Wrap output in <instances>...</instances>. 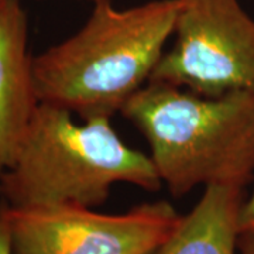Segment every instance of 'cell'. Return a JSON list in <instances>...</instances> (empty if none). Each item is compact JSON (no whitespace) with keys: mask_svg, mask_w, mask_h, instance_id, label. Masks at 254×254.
Returning <instances> with one entry per match:
<instances>
[{"mask_svg":"<svg viewBox=\"0 0 254 254\" xmlns=\"http://www.w3.org/2000/svg\"><path fill=\"white\" fill-rule=\"evenodd\" d=\"M180 3L153 0L119 10L110 0H93L79 31L33 58L38 100L83 120L120 112L150 82Z\"/></svg>","mask_w":254,"mask_h":254,"instance_id":"obj_1","label":"cell"},{"mask_svg":"<svg viewBox=\"0 0 254 254\" xmlns=\"http://www.w3.org/2000/svg\"><path fill=\"white\" fill-rule=\"evenodd\" d=\"M180 219L167 200L119 215L69 205L9 206L11 254H154Z\"/></svg>","mask_w":254,"mask_h":254,"instance_id":"obj_5","label":"cell"},{"mask_svg":"<svg viewBox=\"0 0 254 254\" xmlns=\"http://www.w3.org/2000/svg\"><path fill=\"white\" fill-rule=\"evenodd\" d=\"M174 34L150 82L209 98L254 92V18L239 0H181Z\"/></svg>","mask_w":254,"mask_h":254,"instance_id":"obj_4","label":"cell"},{"mask_svg":"<svg viewBox=\"0 0 254 254\" xmlns=\"http://www.w3.org/2000/svg\"><path fill=\"white\" fill-rule=\"evenodd\" d=\"M0 254H11L9 205L0 198Z\"/></svg>","mask_w":254,"mask_h":254,"instance_id":"obj_8","label":"cell"},{"mask_svg":"<svg viewBox=\"0 0 254 254\" xmlns=\"http://www.w3.org/2000/svg\"><path fill=\"white\" fill-rule=\"evenodd\" d=\"M1 1H3V0H0V4H1Z\"/></svg>","mask_w":254,"mask_h":254,"instance_id":"obj_11","label":"cell"},{"mask_svg":"<svg viewBox=\"0 0 254 254\" xmlns=\"http://www.w3.org/2000/svg\"><path fill=\"white\" fill-rule=\"evenodd\" d=\"M245 188L209 185L154 254H236Z\"/></svg>","mask_w":254,"mask_h":254,"instance_id":"obj_7","label":"cell"},{"mask_svg":"<svg viewBox=\"0 0 254 254\" xmlns=\"http://www.w3.org/2000/svg\"><path fill=\"white\" fill-rule=\"evenodd\" d=\"M40 105L20 0L0 4V178L14 163Z\"/></svg>","mask_w":254,"mask_h":254,"instance_id":"obj_6","label":"cell"},{"mask_svg":"<svg viewBox=\"0 0 254 254\" xmlns=\"http://www.w3.org/2000/svg\"><path fill=\"white\" fill-rule=\"evenodd\" d=\"M120 113L143 133L174 198L199 185L245 188L253 178L254 92L209 98L148 82Z\"/></svg>","mask_w":254,"mask_h":254,"instance_id":"obj_2","label":"cell"},{"mask_svg":"<svg viewBox=\"0 0 254 254\" xmlns=\"http://www.w3.org/2000/svg\"><path fill=\"white\" fill-rule=\"evenodd\" d=\"M127 182L157 190L163 182L150 155L122 141L110 118L76 123L69 110L38 105L14 163L0 178L10 208H96Z\"/></svg>","mask_w":254,"mask_h":254,"instance_id":"obj_3","label":"cell"},{"mask_svg":"<svg viewBox=\"0 0 254 254\" xmlns=\"http://www.w3.org/2000/svg\"><path fill=\"white\" fill-rule=\"evenodd\" d=\"M249 229H254V188L252 195L245 199L240 215V232Z\"/></svg>","mask_w":254,"mask_h":254,"instance_id":"obj_9","label":"cell"},{"mask_svg":"<svg viewBox=\"0 0 254 254\" xmlns=\"http://www.w3.org/2000/svg\"><path fill=\"white\" fill-rule=\"evenodd\" d=\"M239 250L242 254H254V229L240 232Z\"/></svg>","mask_w":254,"mask_h":254,"instance_id":"obj_10","label":"cell"}]
</instances>
